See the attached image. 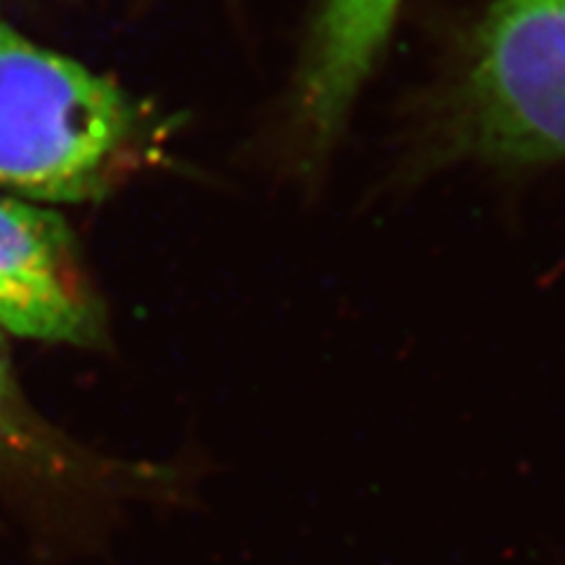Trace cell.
Wrapping results in <instances>:
<instances>
[{
    "instance_id": "cell-2",
    "label": "cell",
    "mask_w": 565,
    "mask_h": 565,
    "mask_svg": "<svg viewBox=\"0 0 565 565\" xmlns=\"http://www.w3.org/2000/svg\"><path fill=\"white\" fill-rule=\"evenodd\" d=\"M455 149L498 166L565 158V0H498L455 87Z\"/></svg>"
},
{
    "instance_id": "cell-4",
    "label": "cell",
    "mask_w": 565,
    "mask_h": 565,
    "mask_svg": "<svg viewBox=\"0 0 565 565\" xmlns=\"http://www.w3.org/2000/svg\"><path fill=\"white\" fill-rule=\"evenodd\" d=\"M403 0H318L292 93L299 135L326 151L392 35Z\"/></svg>"
},
{
    "instance_id": "cell-1",
    "label": "cell",
    "mask_w": 565,
    "mask_h": 565,
    "mask_svg": "<svg viewBox=\"0 0 565 565\" xmlns=\"http://www.w3.org/2000/svg\"><path fill=\"white\" fill-rule=\"evenodd\" d=\"M120 87L0 20V191L39 203L99 199L141 139Z\"/></svg>"
},
{
    "instance_id": "cell-5",
    "label": "cell",
    "mask_w": 565,
    "mask_h": 565,
    "mask_svg": "<svg viewBox=\"0 0 565 565\" xmlns=\"http://www.w3.org/2000/svg\"><path fill=\"white\" fill-rule=\"evenodd\" d=\"M22 422H17L12 380L8 373V363L0 351V444H8L12 438H20Z\"/></svg>"
},
{
    "instance_id": "cell-3",
    "label": "cell",
    "mask_w": 565,
    "mask_h": 565,
    "mask_svg": "<svg viewBox=\"0 0 565 565\" xmlns=\"http://www.w3.org/2000/svg\"><path fill=\"white\" fill-rule=\"evenodd\" d=\"M0 330L55 344H95L102 316L64 220L0 196Z\"/></svg>"
}]
</instances>
